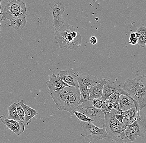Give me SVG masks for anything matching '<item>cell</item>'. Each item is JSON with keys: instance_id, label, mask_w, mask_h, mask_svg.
<instances>
[{"instance_id": "4dcf8cb0", "label": "cell", "mask_w": 146, "mask_h": 143, "mask_svg": "<svg viewBox=\"0 0 146 143\" xmlns=\"http://www.w3.org/2000/svg\"><path fill=\"white\" fill-rule=\"evenodd\" d=\"M116 142L117 143H126L131 142V141L126 136L123 130L119 135L118 139Z\"/></svg>"}, {"instance_id": "6da1fadb", "label": "cell", "mask_w": 146, "mask_h": 143, "mask_svg": "<svg viewBox=\"0 0 146 143\" xmlns=\"http://www.w3.org/2000/svg\"><path fill=\"white\" fill-rule=\"evenodd\" d=\"M55 39L61 49L76 51L82 44L81 34L75 27L68 24L55 29Z\"/></svg>"}, {"instance_id": "5b68a950", "label": "cell", "mask_w": 146, "mask_h": 143, "mask_svg": "<svg viewBox=\"0 0 146 143\" xmlns=\"http://www.w3.org/2000/svg\"><path fill=\"white\" fill-rule=\"evenodd\" d=\"M48 93L52 98L56 108L59 111H69L68 94L67 87L63 90L51 92L48 90Z\"/></svg>"}, {"instance_id": "8992f818", "label": "cell", "mask_w": 146, "mask_h": 143, "mask_svg": "<svg viewBox=\"0 0 146 143\" xmlns=\"http://www.w3.org/2000/svg\"><path fill=\"white\" fill-rule=\"evenodd\" d=\"M65 10L64 4L60 1H54L50 9V14L53 18V27L59 29L65 23L63 16Z\"/></svg>"}, {"instance_id": "e575fe53", "label": "cell", "mask_w": 146, "mask_h": 143, "mask_svg": "<svg viewBox=\"0 0 146 143\" xmlns=\"http://www.w3.org/2000/svg\"><path fill=\"white\" fill-rule=\"evenodd\" d=\"M115 117L117 120L121 123H123V119H124V116L122 114H115Z\"/></svg>"}, {"instance_id": "836d02e7", "label": "cell", "mask_w": 146, "mask_h": 143, "mask_svg": "<svg viewBox=\"0 0 146 143\" xmlns=\"http://www.w3.org/2000/svg\"><path fill=\"white\" fill-rule=\"evenodd\" d=\"M104 103L106 107L107 108L109 111H110V110H112V109H113V104L111 102V101H110L109 99L106 100V101L104 102Z\"/></svg>"}, {"instance_id": "d4e9b609", "label": "cell", "mask_w": 146, "mask_h": 143, "mask_svg": "<svg viewBox=\"0 0 146 143\" xmlns=\"http://www.w3.org/2000/svg\"><path fill=\"white\" fill-rule=\"evenodd\" d=\"M79 85L78 89L81 95V99L79 102V105H80L84 101L90 100V98H89V91L88 88L82 85Z\"/></svg>"}, {"instance_id": "7a4b0ae2", "label": "cell", "mask_w": 146, "mask_h": 143, "mask_svg": "<svg viewBox=\"0 0 146 143\" xmlns=\"http://www.w3.org/2000/svg\"><path fill=\"white\" fill-rule=\"evenodd\" d=\"M1 15L2 20H8L10 21L16 18L26 17V3L22 0H12L5 6Z\"/></svg>"}, {"instance_id": "60d3db41", "label": "cell", "mask_w": 146, "mask_h": 143, "mask_svg": "<svg viewBox=\"0 0 146 143\" xmlns=\"http://www.w3.org/2000/svg\"><path fill=\"white\" fill-rule=\"evenodd\" d=\"M104 1H106V0H104Z\"/></svg>"}, {"instance_id": "8d00e7d4", "label": "cell", "mask_w": 146, "mask_h": 143, "mask_svg": "<svg viewBox=\"0 0 146 143\" xmlns=\"http://www.w3.org/2000/svg\"><path fill=\"white\" fill-rule=\"evenodd\" d=\"M90 42L93 45H96L97 43V39L95 36H92L90 39Z\"/></svg>"}, {"instance_id": "83f0119b", "label": "cell", "mask_w": 146, "mask_h": 143, "mask_svg": "<svg viewBox=\"0 0 146 143\" xmlns=\"http://www.w3.org/2000/svg\"><path fill=\"white\" fill-rule=\"evenodd\" d=\"M0 121L5 125L8 129L11 130L13 124V120L7 118L4 115L0 116Z\"/></svg>"}, {"instance_id": "74e56055", "label": "cell", "mask_w": 146, "mask_h": 143, "mask_svg": "<svg viewBox=\"0 0 146 143\" xmlns=\"http://www.w3.org/2000/svg\"><path fill=\"white\" fill-rule=\"evenodd\" d=\"M130 37L131 38H135L136 37V34L135 33H132L130 34Z\"/></svg>"}, {"instance_id": "ba28073f", "label": "cell", "mask_w": 146, "mask_h": 143, "mask_svg": "<svg viewBox=\"0 0 146 143\" xmlns=\"http://www.w3.org/2000/svg\"><path fill=\"white\" fill-rule=\"evenodd\" d=\"M123 89L129 90H140L146 89V76L144 74L137 75L133 80L128 79L123 85Z\"/></svg>"}, {"instance_id": "1f68e13d", "label": "cell", "mask_w": 146, "mask_h": 143, "mask_svg": "<svg viewBox=\"0 0 146 143\" xmlns=\"http://www.w3.org/2000/svg\"><path fill=\"white\" fill-rule=\"evenodd\" d=\"M138 47H145L146 45V36H140L138 38Z\"/></svg>"}, {"instance_id": "52a82bcc", "label": "cell", "mask_w": 146, "mask_h": 143, "mask_svg": "<svg viewBox=\"0 0 146 143\" xmlns=\"http://www.w3.org/2000/svg\"><path fill=\"white\" fill-rule=\"evenodd\" d=\"M68 94V113L72 114L78 106L79 105V102L81 99V95L78 88L73 86L67 87Z\"/></svg>"}, {"instance_id": "7c38bea8", "label": "cell", "mask_w": 146, "mask_h": 143, "mask_svg": "<svg viewBox=\"0 0 146 143\" xmlns=\"http://www.w3.org/2000/svg\"><path fill=\"white\" fill-rule=\"evenodd\" d=\"M121 88L119 84L111 80H108L104 84L103 88V94L101 99L103 102L108 99L110 96Z\"/></svg>"}, {"instance_id": "5bb4252c", "label": "cell", "mask_w": 146, "mask_h": 143, "mask_svg": "<svg viewBox=\"0 0 146 143\" xmlns=\"http://www.w3.org/2000/svg\"><path fill=\"white\" fill-rule=\"evenodd\" d=\"M115 114H122L121 112L113 109L109 112L104 113V127L110 126H116L123 127H127V126L124 123H121L115 118Z\"/></svg>"}, {"instance_id": "f546056e", "label": "cell", "mask_w": 146, "mask_h": 143, "mask_svg": "<svg viewBox=\"0 0 146 143\" xmlns=\"http://www.w3.org/2000/svg\"><path fill=\"white\" fill-rule=\"evenodd\" d=\"M16 111L19 119L21 122L23 123L25 119V114L23 109L22 106L19 104V103H16Z\"/></svg>"}, {"instance_id": "d6986e66", "label": "cell", "mask_w": 146, "mask_h": 143, "mask_svg": "<svg viewBox=\"0 0 146 143\" xmlns=\"http://www.w3.org/2000/svg\"><path fill=\"white\" fill-rule=\"evenodd\" d=\"M122 115L124 117L123 123L125 124L127 126L131 125L134 121L141 119V117L137 115L136 109L135 107L125 111L123 112Z\"/></svg>"}, {"instance_id": "d590c367", "label": "cell", "mask_w": 146, "mask_h": 143, "mask_svg": "<svg viewBox=\"0 0 146 143\" xmlns=\"http://www.w3.org/2000/svg\"><path fill=\"white\" fill-rule=\"evenodd\" d=\"M138 42V38L136 37L135 38H131L129 37V43L131 45H135L137 44Z\"/></svg>"}, {"instance_id": "4fadbf2b", "label": "cell", "mask_w": 146, "mask_h": 143, "mask_svg": "<svg viewBox=\"0 0 146 143\" xmlns=\"http://www.w3.org/2000/svg\"><path fill=\"white\" fill-rule=\"evenodd\" d=\"M57 75L62 80L67 84L69 86L78 88L79 85L76 77L75 75L74 72L68 70L61 71L58 73Z\"/></svg>"}, {"instance_id": "8fae6325", "label": "cell", "mask_w": 146, "mask_h": 143, "mask_svg": "<svg viewBox=\"0 0 146 143\" xmlns=\"http://www.w3.org/2000/svg\"><path fill=\"white\" fill-rule=\"evenodd\" d=\"M46 85L49 88V91L54 92L58 90H63L69 86L59 78L57 74H53L50 77V80L46 82Z\"/></svg>"}, {"instance_id": "277c9868", "label": "cell", "mask_w": 146, "mask_h": 143, "mask_svg": "<svg viewBox=\"0 0 146 143\" xmlns=\"http://www.w3.org/2000/svg\"><path fill=\"white\" fill-rule=\"evenodd\" d=\"M80 124L83 130L81 135L88 138L92 143L106 138L105 127L100 128L91 123L82 121L80 122Z\"/></svg>"}, {"instance_id": "ffe728a7", "label": "cell", "mask_w": 146, "mask_h": 143, "mask_svg": "<svg viewBox=\"0 0 146 143\" xmlns=\"http://www.w3.org/2000/svg\"><path fill=\"white\" fill-rule=\"evenodd\" d=\"M126 127L116 126H110L105 127L106 138L112 139L114 142H116L119 135Z\"/></svg>"}, {"instance_id": "e0dca14e", "label": "cell", "mask_w": 146, "mask_h": 143, "mask_svg": "<svg viewBox=\"0 0 146 143\" xmlns=\"http://www.w3.org/2000/svg\"><path fill=\"white\" fill-rule=\"evenodd\" d=\"M139 137H143L146 132L145 121L141 120H136L127 126Z\"/></svg>"}, {"instance_id": "3957f363", "label": "cell", "mask_w": 146, "mask_h": 143, "mask_svg": "<svg viewBox=\"0 0 146 143\" xmlns=\"http://www.w3.org/2000/svg\"><path fill=\"white\" fill-rule=\"evenodd\" d=\"M85 115L94 121L93 124L100 128L104 127V113L100 109H97L92 105L91 100L84 101L79 105L75 110Z\"/></svg>"}, {"instance_id": "2e32d148", "label": "cell", "mask_w": 146, "mask_h": 143, "mask_svg": "<svg viewBox=\"0 0 146 143\" xmlns=\"http://www.w3.org/2000/svg\"><path fill=\"white\" fill-rule=\"evenodd\" d=\"M106 79L104 78L101 80L100 83L88 87L89 92L90 100L101 98L104 85L106 82Z\"/></svg>"}, {"instance_id": "7402d4cb", "label": "cell", "mask_w": 146, "mask_h": 143, "mask_svg": "<svg viewBox=\"0 0 146 143\" xmlns=\"http://www.w3.org/2000/svg\"><path fill=\"white\" fill-rule=\"evenodd\" d=\"M26 17H22L16 18L11 20L9 26L12 27L16 30H22L26 25L27 21Z\"/></svg>"}, {"instance_id": "d6a6232c", "label": "cell", "mask_w": 146, "mask_h": 143, "mask_svg": "<svg viewBox=\"0 0 146 143\" xmlns=\"http://www.w3.org/2000/svg\"><path fill=\"white\" fill-rule=\"evenodd\" d=\"M136 32L138 33L140 36H146V27L144 24H141L136 29Z\"/></svg>"}, {"instance_id": "ac0fdd59", "label": "cell", "mask_w": 146, "mask_h": 143, "mask_svg": "<svg viewBox=\"0 0 146 143\" xmlns=\"http://www.w3.org/2000/svg\"><path fill=\"white\" fill-rule=\"evenodd\" d=\"M135 101L128 95H121L119 100V107L120 111L125 112L135 107Z\"/></svg>"}, {"instance_id": "cb8c5ba5", "label": "cell", "mask_w": 146, "mask_h": 143, "mask_svg": "<svg viewBox=\"0 0 146 143\" xmlns=\"http://www.w3.org/2000/svg\"><path fill=\"white\" fill-rule=\"evenodd\" d=\"M16 103L12 104L8 107V114L9 119L13 121L21 122L19 119L16 111Z\"/></svg>"}, {"instance_id": "9c48e42d", "label": "cell", "mask_w": 146, "mask_h": 143, "mask_svg": "<svg viewBox=\"0 0 146 143\" xmlns=\"http://www.w3.org/2000/svg\"><path fill=\"white\" fill-rule=\"evenodd\" d=\"M125 91L129 96L136 102L140 110L146 107V89L129 90Z\"/></svg>"}, {"instance_id": "484cf974", "label": "cell", "mask_w": 146, "mask_h": 143, "mask_svg": "<svg viewBox=\"0 0 146 143\" xmlns=\"http://www.w3.org/2000/svg\"><path fill=\"white\" fill-rule=\"evenodd\" d=\"M73 114L75 115L77 117L78 120H80L82 122H86V123H91L93 124L94 121L91 120L90 118L86 116L85 115L80 112L76 111L74 112Z\"/></svg>"}, {"instance_id": "4316f807", "label": "cell", "mask_w": 146, "mask_h": 143, "mask_svg": "<svg viewBox=\"0 0 146 143\" xmlns=\"http://www.w3.org/2000/svg\"><path fill=\"white\" fill-rule=\"evenodd\" d=\"M124 132L126 136L130 140L131 142H135L138 138L139 136H137L132 130L129 129L127 126L124 129Z\"/></svg>"}, {"instance_id": "30bf717a", "label": "cell", "mask_w": 146, "mask_h": 143, "mask_svg": "<svg viewBox=\"0 0 146 143\" xmlns=\"http://www.w3.org/2000/svg\"><path fill=\"white\" fill-rule=\"evenodd\" d=\"M75 75L78 83L81 85L88 88L89 86H93L100 83L101 80L93 75L84 74L78 73L74 72Z\"/></svg>"}, {"instance_id": "f1b7e54d", "label": "cell", "mask_w": 146, "mask_h": 143, "mask_svg": "<svg viewBox=\"0 0 146 143\" xmlns=\"http://www.w3.org/2000/svg\"><path fill=\"white\" fill-rule=\"evenodd\" d=\"M92 105L97 109H100L104 105V102L102 101L101 98H95L91 100Z\"/></svg>"}, {"instance_id": "9a60e30c", "label": "cell", "mask_w": 146, "mask_h": 143, "mask_svg": "<svg viewBox=\"0 0 146 143\" xmlns=\"http://www.w3.org/2000/svg\"><path fill=\"white\" fill-rule=\"evenodd\" d=\"M18 103L22 106L24 112V124L25 126H27L32 122V119L39 114V112L30 106L25 105L22 99L18 102Z\"/></svg>"}, {"instance_id": "f35d334b", "label": "cell", "mask_w": 146, "mask_h": 143, "mask_svg": "<svg viewBox=\"0 0 146 143\" xmlns=\"http://www.w3.org/2000/svg\"><path fill=\"white\" fill-rule=\"evenodd\" d=\"M3 1V0H0V11H1V9L2 7L1 3V2L2 1Z\"/></svg>"}, {"instance_id": "44dd1931", "label": "cell", "mask_w": 146, "mask_h": 143, "mask_svg": "<svg viewBox=\"0 0 146 143\" xmlns=\"http://www.w3.org/2000/svg\"><path fill=\"white\" fill-rule=\"evenodd\" d=\"M122 94L127 95L126 92L123 89L116 91L115 92L111 95L108 99L113 104V109L121 113H123L120 111L119 107V100L120 96Z\"/></svg>"}, {"instance_id": "603a6c76", "label": "cell", "mask_w": 146, "mask_h": 143, "mask_svg": "<svg viewBox=\"0 0 146 143\" xmlns=\"http://www.w3.org/2000/svg\"><path fill=\"white\" fill-rule=\"evenodd\" d=\"M25 129V125L23 122L14 121L13 125L11 130L19 136L24 132Z\"/></svg>"}, {"instance_id": "ab89813d", "label": "cell", "mask_w": 146, "mask_h": 143, "mask_svg": "<svg viewBox=\"0 0 146 143\" xmlns=\"http://www.w3.org/2000/svg\"><path fill=\"white\" fill-rule=\"evenodd\" d=\"M1 27H0V34H1Z\"/></svg>"}]
</instances>
